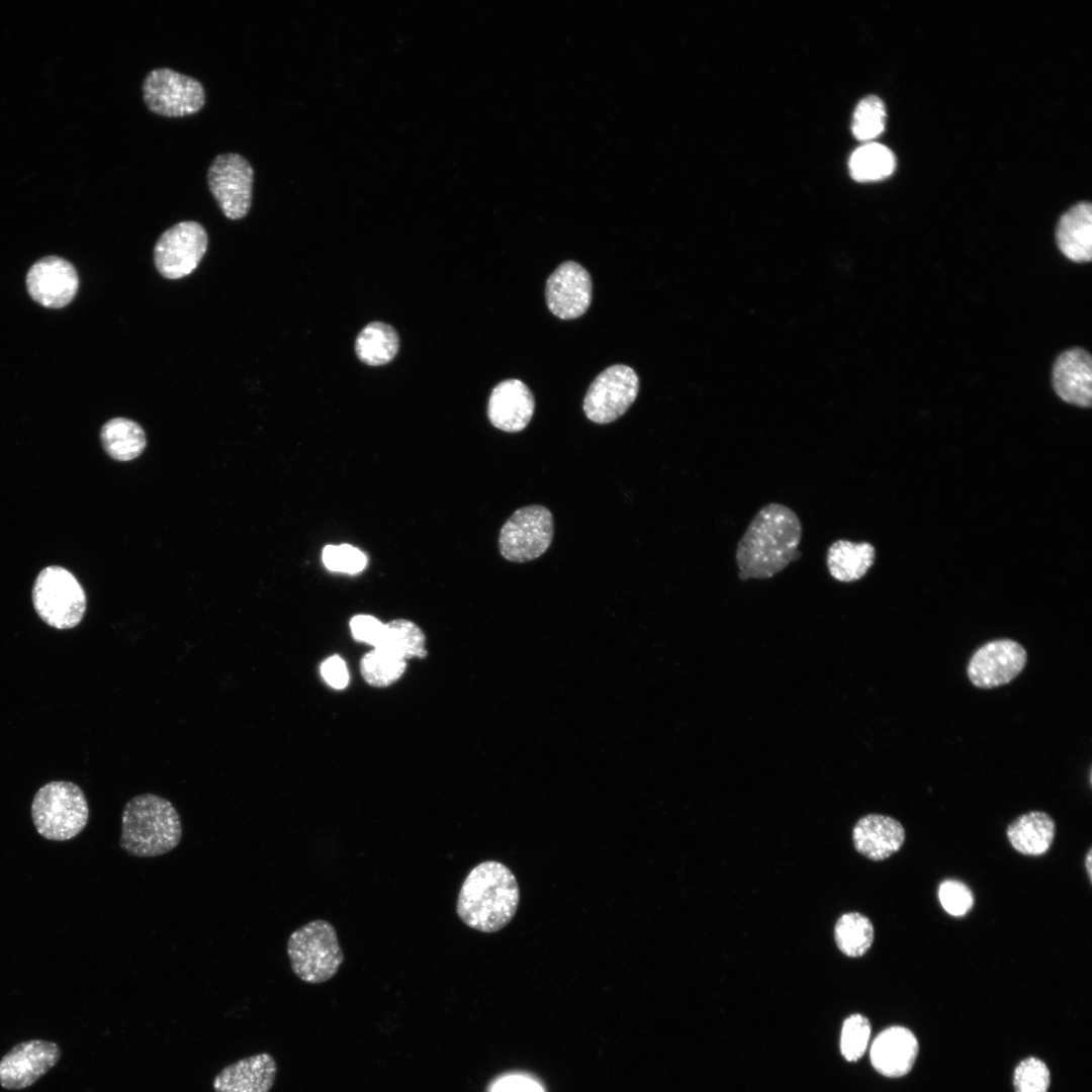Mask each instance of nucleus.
<instances>
[{"label": "nucleus", "instance_id": "f257e3e1", "mask_svg": "<svg viewBox=\"0 0 1092 1092\" xmlns=\"http://www.w3.org/2000/svg\"><path fill=\"white\" fill-rule=\"evenodd\" d=\"M802 524L789 507L770 503L754 515L735 552L741 580L766 579L800 558Z\"/></svg>", "mask_w": 1092, "mask_h": 1092}, {"label": "nucleus", "instance_id": "f03ea898", "mask_svg": "<svg viewBox=\"0 0 1092 1092\" xmlns=\"http://www.w3.org/2000/svg\"><path fill=\"white\" fill-rule=\"evenodd\" d=\"M520 892L511 870L495 860L475 866L465 878L456 912L470 928L495 932L504 928L518 909Z\"/></svg>", "mask_w": 1092, "mask_h": 1092}, {"label": "nucleus", "instance_id": "7ed1b4c3", "mask_svg": "<svg viewBox=\"0 0 1092 1092\" xmlns=\"http://www.w3.org/2000/svg\"><path fill=\"white\" fill-rule=\"evenodd\" d=\"M181 837V819L169 800L145 793L124 805L120 847L129 855L153 857L165 854L179 844Z\"/></svg>", "mask_w": 1092, "mask_h": 1092}, {"label": "nucleus", "instance_id": "20e7f679", "mask_svg": "<svg viewBox=\"0 0 1092 1092\" xmlns=\"http://www.w3.org/2000/svg\"><path fill=\"white\" fill-rule=\"evenodd\" d=\"M31 816L37 832L50 840H68L87 825V799L76 784L54 781L43 785L34 795Z\"/></svg>", "mask_w": 1092, "mask_h": 1092}, {"label": "nucleus", "instance_id": "39448f33", "mask_svg": "<svg viewBox=\"0 0 1092 1092\" xmlns=\"http://www.w3.org/2000/svg\"><path fill=\"white\" fill-rule=\"evenodd\" d=\"M287 954L292 972L308 984L332 979L344 960L337 932L325 920H313L294 930L287 942Z\"/></svg>", "mask_w": 1092, "mask_h": 1092}, {"label": "nucleus", "instance_id": "423d86ee", "mask_svg": "<svg viewBox=\"0 0 1092 1092\" xmlns=\"http://www.w3.org/2000/svg\"><path fill=\"white\" fill-rule=\"evenodd\" d=\"M32 603L49 626L66 630L76 627L86 612V595L77 578L61 566H48L37 575Z\"/></svg>", "mask_w": 1092, "mask_h": 1092}, {"label": "nucleus", "instance_id": "0eeeda50", "mask_svg": "<svg viewBox=\"0 0 1092 1092\" xmlns=\"http://www.w3.org/2000/svg\"><path fill=\"white\" fill-rule=\"evenodd\" d=\"M554 532L551 512L543 506L517 510L503 525L498 548L502 556L513 562H528L549 548Z\"/></svg>", "mask_w": 1092, "mask_h": 1092}, {"label": "nucleus", "instance_id": "6e6552de", "mask_svg": "<svg viewBox=\"0 0 1092 1092\" xmlns=\"http://www.w3.org/2000/svg\"><path fill=\"white\" fill-rule=\"evenodd\" d=\"M143 95L152 111L167 116L193 113L205 100L199 80L168 67L153 69L146 75Z\"/></svg>", "mask_w": 1092, "mask_h": 1092}, {"label": "nucleus", "instance_id": "1a4fd4ad", "mask_svg": "<svg viewBox=\"0 0 1092 1092\" xmlns=\"http://www.w3.org/2000/svg\"><path fill=\"white\" fill-rule=\"evenodd\" d=\"M639 378L629 366L617 364L601 372L589 385L583 412L597 424H609L623 416L635 401Z\"/></svg>", "mask_w": 1092, "mask_h": 1092}, {"label": "nucleus", "instance_id": "9d476101", "mask_svg": "<svg viewBox=\"0 0 1092 1092\" xmlns=\"http://www.w3.org/2000/svg\"><path fill=\"white\" fill-rule=\"evenodd\" d=\"M207 234L195 220L179 221L167 229L154 248L159 273L168 279H179L195 270L207 249Z\"/></svg>", "mask_w": 1092, "mask_h": 1092}, {"label": "nucleus", "instance_id": "9b49d317", "mask_svg": "<svg viewBox=\"0 0 1092 1092\" xmlns=\"http://www.w3.org/2000/svg\"><path fill=\"white\" fill-rule=\"evenodd\" d=\"M253 167L239 153H221L207 170L209 189L222 212L232 219L243 217L252 199Z\"/></svg>", "mask_w": 1092, "mask_h": 1092}, {"label": "nucleus", "instance_id": "f8f14e48", "mask_svg": "<svg viewBox=\"0 0 1092 1092\" xmlns=\"http://www.w3.org/2000/svg\"><path fill=\"white\" fill-rule=\"evenodd\" d=\"M1026 661V651L1018 642L1011 639L992 640L975 651L967 673L974 686L992 689L1009 684L1022 671Z\"/></svg>", "mask_w": 1092, "mask_h": 1092}, {"label": "nucleus", "instance_id": "ddd939ff", "mask_svg": "<svg viewBox=\"0 0 1092 1092\" xmlns=\"http://www.w3.org/2000/svg\"><path fill=\"white\" fill-rule=\"evenodd\" d=\"M61 1054L53 1041L31 1039L17 1043L0 1060V1086L8 1090L31 1086L59 1062Z\"/></svg>", "mask_w": 1092, "mask_h": 1092}, {"label": "nucleus", "instance_id": "4468645a", "mask_svg": "<svg viewBox=\"0 0 1092 1092\" xmlns=\"http://www.w3.org/2000/svg\"><path fill=\"white\" fill-rule=\"evenodd\" d=\"M550 311L561 320L582 315L592 301V279L578 263L567 261L548 277L545 290Z\"/></svg>", "mask_w": 1092, "mask_h": 1092}, {"label": "nucleus", "instance_id": "2eb2a0df", "mask_svg": "<svg viewBox=\"0 0 1092 1092\" xmlns=\"http://www.w3.org/2000/svg\"><path fill=\"white\" fill-rule=\"evenodd\" d=\"M79 286L74 266L67 260L49 256L36 261L28 270L26 287L39 304L60 308L72 301Z\"/></svg>", "mask_w": 1092, "mask_h": 1092}, {"label": "nucleus", "instance_id": "dca6fc26", "mask_svg": "<svg viewBox=\"0 0 1092 1092\" xmlns=\"http://www.w3.org/2000/svg\"><path fill=\"white\" fill-rule=\"evenodd\" d=\"M534 410L535 400L529 387L519 379H507L493 387L487 417L493 427L516 433L528 426Z\"/></svg>", "mask_w": 1092, "mask_h": 1092}, {"label": "nucleus", "instance_id": "f3484780", "mask_svg": "<svg viewBox=\"0 0 1092 1092\" xmlns=\"http://www.w3.org/2000/svg\"><path fill=\"white\" fill-rule=\"evenodd\" d=\"M1056 393L1066 402L1081 407L1092 403V362L1081 348L1064 351L1056 359L1052 372Z\"/></svg>", "mask_w": 1092, "mask_h": 1092}, {"label": "nucleus", "instance_id": "a211bd4d", "mask_svg": "<svg viewBox=\"0 0 1092 1092\" xmlns=\"http://www.w3.org/2000/svg\"><path fill=\"white\" fill-rule=\"evenodd\" d=\"M277 1073L275 1059L261 1053L224 1067L213 1079L214 1092H269Z\"/></svg>", "mask_w": 1092, "mask_h": 1092}, {"label": "nucleus", "instance_id": "6ab92c4d", "mask_svg": "<svg viewBox=\"0 0 1092 1092\" xmlns=\"http://www.w3.org/2000/svg\"><path fill=\"white\" fill-rule=\"evenodd\" d=\"M852 840L860 854L879 861L890 857L902 847L905 829L893 817L870 814L861 817L854 825Z\"/></svg>", "mask_w": 1092, "mask_h": 1092}, {"label": "nucleus", "instance_id": "aec40b11", "mask_svg": "<svg viewBox=\"0 0 1092 1092\" xmlns=\"http://www.w3.org/2000/svg\"><path fill=\"white\" fill-rule=\"evenodd\" d=\"M918 1055V1041L911 1030L892 1026L883 1030L871 1048L874 1068L887 1077H901L913 1067Z\"/></svg>", "mask_w": 1092, "mask_h": 1092}, {"label": "nucleus", "instance_id": "412c9836", "mask_svg": "<svg viewBox=\"0 0 1092 1092\" xmlns=\"http://www.w3.org/2000/svg\"><path fill=\"white\" fill-rule=\"evenodd\" d=\"M1056 241L1060 251L1076 263L1092 257V207L1079 202L1065 212L1057 225Z\"/></svg>", "mask_w": 1092, "mask_h": 1092}, {"label": "nucleus", "instance_id": "4be33fe9", "mask_svg": "<svg viewBox=\"0 0 1092 1092\" xmlns=\"http://www.w3.org/2000/svg\"><path fill=\"white\" fill-rule=\"evenodd\" d=\"M1056 834L1054 819L1045 812L1030 811L1012 821L1006 830L1012 847L1024 855L1038 856L1053 844Z\"/></svg>", "mask_w": 1092, "mask_h": 1092}, {"label": "nucleus", "instance_id": "5701e85b", "mask_svg": "<svg viewBox=\"0 0 1092 1092\" xmlns=\"http://www.w3.org/2000/svg\"><path fill=\"white\" fill-rule=\"evenodd\" d=\"M876 550L869 542L835 540L827 549L826 564L830 575L840 582L862 578L875 562Z\"/></svg>", "mask_w": 1092, "mask_h": 1092}, {"label": "nucleus", "instance_id": "b1692460", "mask_svg": "<svg viewBox=\"0 0 1092 1092\" xmlns=\"http://www.w3.org/2000/svg\"><path fill=\"white\" fill-rule=\"evenodd\" d=\"M100 440L105 452L117 461L136 458L147 446L143 428L125 418H114L105 423L100 431Z\"/></svg>", "mask_w": 1092, "mask_h": 1092}, {"label": "nucleus", "instance_id": "393cba45", "mask_svg": "<svg viewBox=\"0 0 1092 1092\" xmlns=\"http://www.w3.org/2000/svg\"><path fill=\"white\" fill-rule=\"evenodd\" d=\"M399 340L395 330L382 322L368 324L357 336L355 352L370 366L390 362L398 352Z\"/></svg>", "mask_w": 1092, "mask_h": 1092}, {"label": "nucleus", "instance_id": "a878e982", "mask_svg": "<svg viewBox=\"0 0 1092 1092\" xmlns=\"http://www.w3.org/2000/svg\"><path fill=\"white\" fill-rule=\"evenodd\" d=\"M375 648L384 649L404 660L423 658L427 654L424 632L406 619H394L386 623L381 641Z\"/></svg>", "mask_w": 1092, "mask_h": 1092}, {"label": "nucleus", "instance_id": "bb28decb", "mask_svg": "<svg viewBox=\"0 0 1092 1092\" xmlns=\"http://www.w3.org/2000/svg\"><path fill=\"white\" fill-rule=\"evenodd\" d=\"M895 164V156L890 149L878 143H868L851 154L849 171L858 182L877 181L890 176Z\"/></svg>", "mask_w": 1092, "mask_h": 1092}, {"label": "nucleus", "instance_id": "cd10ccee", "mask_svg": "<svg viewBox=\"0 0 1092 1092\" xmlns=\"http://www.w3.org/2000/svg\"><path fill=\"white\" fill-rule=\"evenodd\" d=\"M872 921L858 912L841 915L834 927L835 942L845 956L858 958L870 949L874 941Z\"/></svg>", "mask_w": 1092, "mask_h": 1092}, {"label": "nucleus", "instance_id": "c85d7f7f", "mask_svg": "<svg viewBox=\"0 0 1092 1092\" xmlns=\"http://www.w3.org/2000/svg\"><path fill=\"white\" fill-rule=\"evenodd\" d=\"M405 668L406 660L381 648H373L360 662V671L365 681L377 688L395 682Z\"/></svg>", "mask_w": 1092, "mask_h": 1092}, {"label": "nucleus", "instance_id": "c756f323", "mask_svg": "<svg viewBox=\"0 0 1092 1092\" xmlns=\"http://www.w3.org/2000/svg\"><path fill=\"white\" fill-rule=\"evenodd\" d=\"M886 123L884 102L877 96H868L856 105L851 130L859 141H871L881 134Z\"/></svg>", "mask_w": 1092, "mask_h": 1092}, {"label": "nucleus", "instance_id": "7c9ffc66", "mask_svg": "<svg viewBox=\"0 0 1092 1092\" xmlns=\"http://www.w3.org/2000/svg\"><path fill=\"white\" fill-rule=\"evenodd\" d=\"M871 1034V1024L861 1014H852L842 1025L840 1049L847 1061H856L864 1053Z\"/></svg>", "mask_w": 1092, "mask_h": 1092}, {"label": "nucleus", "instance_id": "2f4dec72", "mask_svg": "<svg viewBox=\"0 0 1092 1092\" xmlns=\"http://www.w3.org/2000/svg\"><path fill=\"white\" fill-rule=\"evenodd\" d=\"M1051 1074L1046 1065L1037 1058H1027L1014 1071L1015 1092H1048Z\"/></svg>", "mask_w": 1092, "mask_h": 1092}, {"label": "nucleus", "instance_id": "473e14b6", "mask_svg": "<svg viewBox=\"0 0 1092 1092\" xmlns=\"http://www.w3.org/2000/svg\"><path fill=\"white\" fill-rule=\"evenodd\" d=\"M325 566L336 572L358 573L367 563L366 555L358 548L349 545H327L323 549Z\"/></svg>", "mask_w": 1092, "mask_h": 1092}, {"label": "nucleus", "instance_id": "72a5a7b5", "mask_svg": "<svg viewBox=\"0 0 1092 1092\" xmlns=\"http://www.w3.org/2000/svg\"><path fill=\"white\" fill-rule=\"evenodd\" d=\"M938 899L942 908L956 917L967 914L974 905L971 889L957 880H945L939 885Z\"/></svg>", "mask_w": 1092, "mask_h": 1092}, {"label": "nucleus", "instance_id": "f704fd0d", "mask_svg": "<svg viewBox=\"0 0 1092 1092\" xmlns=\"http://www.w3.org/2000/svg\"><path fill=\"white\" fill-rule=\"evenodd\" d=\"M384 626L377 618L370 615H357L350 621L353 637L360 642L377 647L381 641Z\"/></svg>", "mask_w": 1092, "mask_h": 1092}, {"label": "nucleus", "instance_id": "c9c22d12", "mask_svg": "<svg viewBox=\"0 0 1092 1092\" xmlns=\"http://www.w3.org/2000/svg\"><path fill=\"white\" fill-rule=\"evenodd\" d=\"M324 679L335 689H344L349 682V671L345 661L339 656L326 659L321 667Z\"/></svg>", "mask_w": 1092, "mask_h": 1092}, {"label": "nucleus", "instance_id": "e433bc0d", "mask_svg": "<svg viewBox=\"0 0 1092 1092\" xmlns=\"http://www.w3.org/2000/svg\"><path fill=\"white\" fill-rule=\"evenodd\" d=\"M493 1092H542V1090L537 1084L528 1079L512 1077L497 1083Z\"/></svg>", "mask_w": 1092, "mask_h": 1092}, {"label": "nucleus", "instance_id": "4c0bfd02", "mask_svg": "<svg viewBox=\"0 0 1092 1092\" xmlns=\"http://www.w3.org/2000/svg\"><path fill=\"white\" fill-rule=\"evenodd\" d=\"M1091 853H1092V850H1091V848H1090V849L1088 850V853H1087V855H1086V859H1085L1086 870H1087V873H1088V877H1089V880H1090V881H1091V874H1092V871H1091V866H1092V862H1091V861H1092V854H1091Z\"/></svg>", "mask_w": 1092, "mask_h": 1092}]
</instances>
